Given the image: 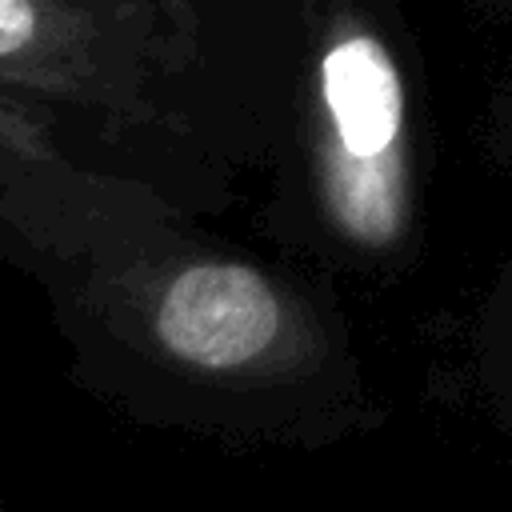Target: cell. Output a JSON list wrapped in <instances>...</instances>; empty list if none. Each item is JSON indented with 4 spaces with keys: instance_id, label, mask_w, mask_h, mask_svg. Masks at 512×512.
I'll list each match as a JSON object with an SVG mask.
<instances>
[{
    "instance_id": "cell-3",
    "label": "cell",
    "mask_w": 512,
    "mask_h": 512,
    "mask_svg": "<svg viewBox=\"0 0 512 512\" xmlns=\"http://www.w3.org/2000/svg\"><path fill=\"white\" fill-rule=\"evenodd\" d=\"M320 80L340 152L356 160L392 152L404 116V92L392 56L372 36H348L324 56Z\"/></svg>"
},
{
    "instance_id": "cell-2",
    "label": "cell",
    "mask_w": 512,
    "mask_h": 512,
    "mask_svg": "<svg viewBox=\"0 0 512 512\" xmlns=\"http://www.w3.org/2000/svg\"><path fill=\"white\" fill-rule=\"evenodd\" d=\"M100 28L84 8L56 0H0V84L24 96L88 88Z\"/></svg>"
},
{
    "instance_id": "cell-4",
    "label": "cell",
    "mask_w": 512,
    "mask_h": 512,
    "mask_svg": "<svg viewBox=\"0 0 512 512\" xmlns=\"http://www.w3.org/2000/svg\"><path fill=\"white\" fill-rule=\"evenodd\" d=\"M328 200L348 232L360 240H388L400 220V168L396 156H372L356 160L348 152H336L328 164Z\"/></svg>"
},
{
    "instance_id": "cell-5",
    "label": "cell",
    "mask_w": 512,
    "mask_h": 512,
    "mask_svg": "<svg viewBox=\"0 0 512 512\" xmlns=\"http://www.w3.org/2000/svg\"><path fill=\"white\" fill-rule=\"evenodd\" d=\"M48 156H52L48 120L28 100L0 92V176L44 164Z\"/></svg>"
},
{
    "instance_id": "cell-1",
    "label": "cell",
    "mask_w": 512,
    "mask_h": 512,
    "mask_svg": "<svg viewBox=\"0 0 512 512\" xmlns=\"http://www.w3.org/2000/svg\"><path fill=\"white\" fill-rule=\"evenodd\" d=\"M280 328L272 288L240 264H196L180 272L160 308L156 336L164 348L200 368H236L260 356Z\"/></svg>"
}]
</instances>
